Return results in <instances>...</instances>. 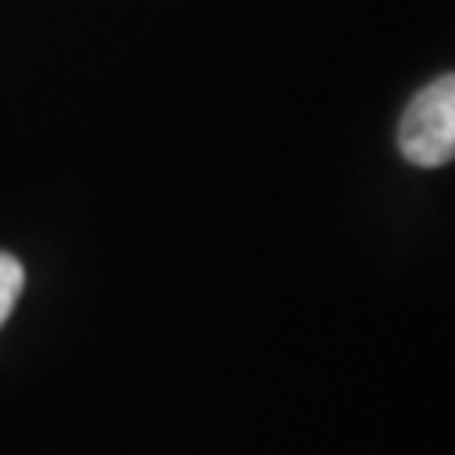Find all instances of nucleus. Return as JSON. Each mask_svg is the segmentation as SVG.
<instances>
[{"label": "nucleus", "instance_id": "obj_1", "mask_svg": "<svg viewBox=\"0 0 455 455\" xmlns=\"http://www.w3.org/2000/svg\"><path fill=\"white\" fill-rule=\"evenodd\" d=\"M398 146L411 165L435 169L455 159V75H442L408 101Z\"/></svg>", "mask_w": 455, "mask_h": 455}, {"label": "nucleus", "instance_id": "obj_2", "mask_svg": "<svg viewBox=\"0 0 455 455\" xmlns=\"http://www.w3.org/2000/svg\"><path fill=\"white\" fill-rule=\"evenodd\" d=\"M20 291H24V267L11 253H0V327L11 317Z\"/></svg>", "mask_w": 455, "mask_h": 455}]
</instances>
